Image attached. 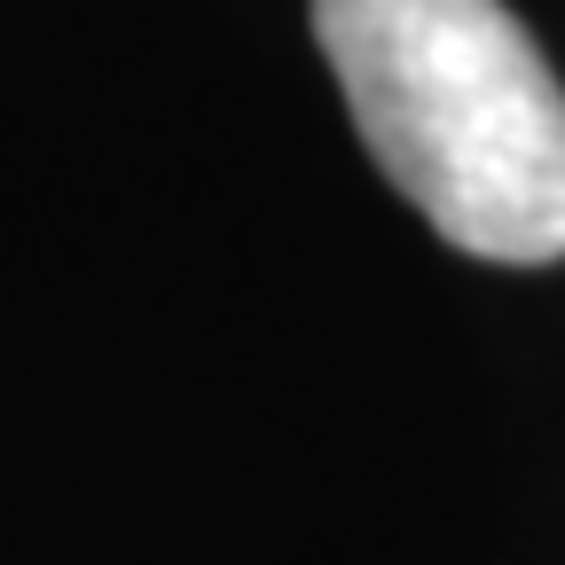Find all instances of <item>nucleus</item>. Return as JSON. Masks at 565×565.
I'll list each match as a JSON object with an SVG mask.
<instances>
[{"label":"nucleus","mask_w":565,"mask_h":565,"mask_svg":"<svg viewBox=\"0 0 565 565\" xmlns=\"http://www.w3.org/2000/svg\"><path fill=\"white\" fill-rule=\"evenodd\" d=\"M315 40L362 150L456 252L565 259V87L503 0H315Z\"/></svg>","instance_id":"obj_1"}]
</instances>
